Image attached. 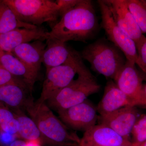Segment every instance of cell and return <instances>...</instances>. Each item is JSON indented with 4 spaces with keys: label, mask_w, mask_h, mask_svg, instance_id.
<instances>
[{
    "label": "cell",
    "mask_w": 146,
    "mask_h": 146,
    "mask_svg": "<svg viewBox=\"0 0 146 146\" xmlns=\"http://www.w3.org/2000/svg\"><path fill=\"white\" fill-rule=\"evenodd\" d=\"M98 28L92 1L79 0L53 27L48 38H54L65 43L70 41L86 42L94 37Z\"/></svg>",
    "instance_id": "6da1fadb"
},
{
    "label": "cell",
    "mask_w": 146,
    "mask_h": 146,
    "mask_svg": "<svg viewBox=\"0 0 146 146\" xmlns=\"http://www.w3.org/2000/svg\"><path fill=\"white\" fill-rule=\"evenodd\" d=\"M25 109L39 129L41 141L52 146H80L81 138L54 115L46 103L31 98Z\"/></svg>",
    "instance_id": "7a4b0ae2"
},
{
    "label": "cell",
    "mask_w": 146,
    "mask_h": 146,
    "mask_svg": "<svg viewBox=\"0 0 146 146\" xmlns=\"http://www.w3.org/2000/svg\"><path fill=\"white\" fill-rule=\"evenodd\" d=\"M80 54L90 63L93 71L113 80L127 60L119 48L104 39L86 46Z\"/></svg>",
    "instance_id": "3957f363"
},
{
    "label": "cell",
    "mask_w": 146,
    "mask_h": 146,
    "mask_svg": "<svg viewBox=\"0 0 146 146\" xmlns=\"http://www.w3.org/2000/svg\"><path fill=\"white\" fill-rule=\"evenodd\" d=\"M78 75L77 78L46 102L51 109L57 112L67 109L81 103L100 91V85L85 65L79 70Z\"/></svg>",
    "instance_id": "277c9868"
},
{
    "label": "cell",
    "mask_w": 146,
    "mask_h": 146,
    "mask_svg": "<svg viewBox=\"0 0 146 146\" xmlns=\"http://www.w3.org/2000/svg\"><path fill=\"white\" fill-rule=\"evenodd\" d=\"M22 22L37 27L54 26L60 17L59 7L51 0H3Z\"/></svg>",
    "instance_id": "5b68a950"
},
{
    "label": "cell",
    "mask_w": 146,
    "mask_h": 146,
    "mask_svg": "<svg viewBox=\"0 0 146 146\" xmlns=\"http://www.w3.org/2000/svg\"><path fill=\"white\" fill-rule=\"evenodd\" d=\"M82 59L80 54L72 49L70 56L65 64L46 71L42 92L36 101L46 103L54 95L69 85L84 65Z\"/></svg>",
    "instance_id": "8992f818"
},
{
    "label": "cell",
    "mask_w": 146,
    "mask_h": 146,
    "mask_svg": "<svg viewBox=\"0 0 146 146\" xmlns=\"http://www.w3.org/2000/svg\"><path fill=\"white\" fill-rule=\"evenodd\" d=\"M98 3L101 14V25L108 39L122 52L127 60L136 64L138 54L135 42L118 26L105 0H99Z\"/></svg>",
    "instance_id": "52a82bcc"
},
{
    "label": "cell",
    "mask_w": 146,
    "mask_h": 146,
    "mask_svg": "<svg viewBox=\"0 0 146 146\" xmlns=\"http://www.w3.org/2000/svg\"><path fill=\"white\" fill-rule=\"evenodd\" d=\"M144 80H146V76L138 70L136 64L127 60L114 80L119 89L135 103L136 106L146 108Z\"/></svg>",
    "instance_id": "ba28073f"
},
{
    "label": "cell",
    "mask_w": 146,
    "mask_h": 146,
    "mask_svg": "<svg viewBox=\"0 0 146 146\" xmlns=\"http://www.w3.org/2000/svg\"><path fill=\"white\" fill-rule=\"evenodd\" d=\"M57 112L61 121L74 131L85 132L96 125L98 119L97 107L87 99Z\"/></svg>",
    "instance_id": "9c48e42d"
},
{
    "label": "cell",
    "mask_w": 146,
    "mask_h": 146,
    "mask_svg": "<svg viewBox=\"0 0 146 146\" xmlns=\"http://www.w3.org/2000/svg\"><path fill=\"white\" fill-rule=\"evenodd\" d=\"M118 26L133 40L137 52L146 41L135 19L129 10L126 0H105Z\"/></svg>",
    "instance_id": "30bf717a"
},
{
    "label": "cell",
    "mask_w": 146,
    "mask_h": 146,
    "mask_svg": "<svg viewBox=\"0 0 146 146\" xmlns=\"http://www.w3.org/2000/svg\"><path fill=\"white\" fill-rule=\"evenodd\" d=\"M132 146V143L102 124L90 128L81 138L80 146Z\"/></svg>",
    "instance_id": "8fae6325"
},
{
    "label": "cell",
    "mask_w": 146,
    "mask_h": 146,
    "mask_svg": "<svg viewBox=\"0 0 146 146\" xmlns=\"http://www.w3.org/2000/svg\"><path fill=\"white\" fill-rule=\"evenodd\" d=\"M49 31L44 27L34 29L18 28L0 34V46L3 51L12 53L19 45L31 41L46 40Z\"/></svg>",
    "instance_id": "7c38bea8"
},
{
    "label": "cell",
    "mask_w": 146,
    "mask_h": 146,
    "mask_svg": "<svg viewBox=\"0 0 146 146\" xmlns=\"http://www.w3.org/2000/svg\"><path fill=\"white\" fill-rule=\"evenodd\" d=\"M138 118L136 108L128 106L100 117V124L110 127L120 136L129 140V136Z\"/></svg>",
    "instance_id": "4fadbf2b"
},
{
    "label": "cell",
    "mask_w": 146,
    "mask_h": 146,
    "mask_svg": "<svg viewBox=\"0 0 146 146\" xmlns=\"http://www.w3.org/2000/svg\"><path fill=\"white\" fill-rule=\"evenodd\" d=\"M128 106H136V104L121 91L112 80L107 82L104 94L97 107L100 117L109 115L116 110Z\"/></svg>",
    "instance_id": "5bb4252c"
},
{
    "label": "cell",
    "mask_w": 146,
    "mask_h": 146,
    "mask_svg": "<svg viewBox=\"0 0 146 146\" xmlns=\"http://www.w3.org/2000/svg\"><path fill=\"white\" fill-rule=\"evenodd\" d=\"M0 67L20 79L33 91L39 75L32 70L13 54L3 51L0 54Z\"/></svg>",
    "instance_id": "9a60e30c"
},
{
    "label": "cell",
    "mask_w": 146,
    "mask_h": 146,
    "mask_svg": "<svg viewBox=\"0 0 146 146\" xmlns=\"http://www.w3.org/2000/svg\"><path fill=\"white\" fill-rule=\"evenodd\" d=\"M32 92L25 83L5 84L0 86V102L8 108L21 110L32 98L30 96Z\"/></svg>",
    "instance_id": "2e32d148"
},
{
    "label": "cell",
    "mask_w": 146,
    "mask_h": 146,
    "mask_svg": "<svg viewBox=\"0 0 146 146\" xmlns=\"http://www.w3.org/2000/svg\"><path fill=\"white\" fill-rule=\"evenodd\" d=\"M46 46V43L40 40L24 43L16 47L12 53L39 75Z\"/></svg>",
    "instance_id": "e0dca14e"
},
{
    "label": "cell",
    "mask_w": 146,
    "mask_h": 146,
    "mask_svg": "<svg viewBox=\"0 0 146 146\" xmlns=\"http://www.w3.org/2000/svg\"><path fill=\"white\" fill-rule=\"evenodd\" d=\"M46 44L43 63L46 71L67 62L70 56L72 48L68 47L66 43L54 38H48Z\"/></svg>",
    "instance_id": "ac0fdd59"
},
{
    "label": "cell",
    "mask_w": 146,
    "mask_h": 146,
    "mask_svg": "<svg viewBox=\"0 0 146 146\" xmlns=\"http://www.w3.org/2000/svg\"><path fill=\"white\" fill-rule=\"evenodd\" d=\"M37 27L20 21L3 0H0V34L16 29H34Z\"/></svg>",
    "instance_id": "d6986e66"
},
{
    "label": "cell",
    "mask_w": 146,
    "mask_h": 146,
    "mask_svg": "<svg viewBox=\"0 0 146 146\" xmlns=\"http://www.w3.org/2000/svg\"><path fill=\"white\" fill-rule=\"evenodd\" d=\"M18 122V133L21 138L29 141H41V134L33 120L22 112L21 110L13 112Z\"/></svg>",
    "instance_id": "ffe728a7"
},
{
    "label": "cell",
    "mask_w": 146,
    "mask_h": 146,
    "mask_svg": "<svg viewBox=\"0 0 146 146\" xmlns=\"http://www.w3.org/2000/svg\"><path fill=\"white\" fill-rule=\"evenodd\" d=\"M129 10L143 34L146 33L145 0H126Z\"/></svg>",
    "instance_id": "44dd1931"
},
{
    "label": "cell",
    "mask_w": 146,
    "mask_h": 146,
    "mask_svg": "<svg viewBox=\"0 0 146 146\" xmlns=\"http://www.w3.org/2000/svg\"><path fill=\"white\" fill-rule=\"evenodd\" d=\"M0 129L10 134L18 133V123L15 115L0 102Z\"/></svg>",
    "instance_id": "7402d4cb"
},
{
    "label": "cell",
    "mask_w": 146,
    "mask_h": 146,
    "mask_svg": "<svg viewBox=\"0 0 146 146\" xmlns=\"http://www.w3.org/2000/svg\"><path fill=\"white\" fill-rule=\"evenodd\" d=\"M131 135L133 144H139L146 141V114L138 118Z\"/></svg>",
    "instance_id": "603a6c76"
},
{
    "label": "cell",
    "mask_w": 146,
    "mask_h": 146,
    "mask_svg": "<svg viewBox=\"0 0 146 146\" xmlns=\"http://www.w3.org/2000/svg\"><path fill=\"white\" fill-rule=\"evenodd\" d=\"M16 83H25L20 79L15 77L4 69L0 67V86L9 84Z\"/></svg>",
    "instance_id": "cb8c5ba5"
},
{
    "label": "cell",
    "mask_w": 146,
    "mask_h": 146,
    "mask_svg": "<svg viewBox=\"0 0 146 146\" xmlns=\"http://www.w3.org/2000/svg\"><path fill=\"white\" fill-rule=\"evenodd\" d=\"M79 1V0H57L56 1L59 7L60 18L66 12L75 6Z\"/></svg>",
    "instance_id": "d4e9b609"
},
{
    "label": "cell",
    "mask_w": 146,
    "mask_h": 146,
    "mask_svg": "<svg viewBox=\"0 0 146 146\" xmlns=\"http://www.w3.org/2000/svg\"><path fill=\"white\" fill-rule=\"evenodd\" d=\"M138 57L136 63L141 72L146 76V41L138 51Z\"/></svg>",
    "instance_id": "484cf974"
},
{
    "label": "cell",
    "mask_w": 146,
    "mask_h": 146,
    "mask_svg": "<svg viewBox=\"0 0 146 146\" xmlns=\"http://www.w3.org/2000/svg\"><path fill=\"white\" fill-rule=\"evenodd\" d=\"M9 146H26V142L21 140H17L11 143Z\"/></svg>",
    "instance_id": "4316f807"
},
{
    "label": "cell",
    "mask_w": 146,
    "mask_h": 146,
    "mask_svg": "<svg viewBox=\"0 0 146 146\" xmlns=\"http://www.w3.org/2000/svg\"><path fill=\"white\" fill-rule=\"evenodd\" d=\"M39 141H29L26 143V146H40Z\"/></svg>",
    "instance_id": "83f0119b"
},
{
    "label": "cell",
    "mask_w": 146,
    "mask_h": 146,
    "mask_svg": "<svg viewBox=\"0 0 146 146\" xmlns=\"http://www.w3.org/2000/svg\"><path fill=\"white\" fill-rule=\"evenodd\" d=\"M132 146H146V141L143 143L139 144H134L132 143Z\"/></svg>",
    "instance_id": "f1b7e54d"
},
{
    "label": "cell",
    "mask_w": 146,
    "mask_h": 146,
    "mask_svg": "<svg viewBox=\"0 0 146 146\" xmlns=\"http://www.w3.org/2000/svg\"><path fill=\"white\" fill-rule=\"evenodd\" d=\"M143 90L144 93H145V95L146 96V83L144 84H143Z\"/></svg>",
    "instance_id": "f546056e"
},
{
    "label": "cell",
    "mask_w": 146,
    "mask_h": 146,
    "mask_svg": "<svg viewBox=\"0 0 146 146\" xmlns=\"http://www.w3.org/2000/svg\"><path fill=\"white\" fill-rule=\"evenodd\" d=\"M3 52V51L2 50L1 48V47L0 46V54H1V53L2 52Z\"/></svg>",
    "instance_id": "4dcf8cb0"
},
{
    "label": "cell",
    "mask_w": 146,
    "mask_h": 146,
    "mask_svg": "<svg viewBox=\"0 0 146 146\" xmlns=\"http://www.w3.org/2000/svg\"><path fill=\"white\" fill-rule=\"evenodd\" d=\"M0 134H1V129H0Z\"/></svg>",
    "instance_id": "1f68e13d"
},
{
    "label": "cell",
    "mask_w": 146,
    "mask_h": 146,
    "mask_svg": "<svg viewBox=\"0 0 146 146\" xmlns=\"http://www.w3.org/2000/svg\"></svg>",
    "instance_id": "d6a6232c"
},
{
    "label": "cell",
    "mask_w": 146,
    "mask_h": 146,
    "mask_svg": "<svg viewBox=\"0 0 146 146\" xmlns=\"http://www.w3.org/2000/svg\"><path fill=\"white\" fill-rule=\"evenodd\" d=\"M146 2V0H145Z\"/></svg>",
    "instance_id": "836d02e7"
}]
</instances>
